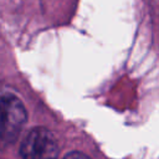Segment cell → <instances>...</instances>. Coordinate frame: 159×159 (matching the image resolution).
Instances as JSON below:
<instances>
[{
  "mask_svg": "<svg viewBox=\"0 0 159 159\" xmlns=\"http://www.w3.org/2000/svg\"><path fill=\"white\" fill-rule=\"evenodd\" d=\"M27 114L22 102L14 94L6 93L1 98V140L12 143L21 132Z\"/></svg>",
  "mask_w": 159,
  "mask_h": 159,
  "instance_id": "6da1fadb",
  "label": "cell"
},
{
  "mask_svg": "<svg viewBox=\"0 0 159 159\" xmlns=\"http://www.w3.org/2000/svg\"><path fill=\"white\" fill-rule=\"evenodd\" d=\"M63 159H91V158L81 152H72V153H68Z\"/></svg>",
  "mask_w": 159,
  "mask_h": 159,
  "instance_id": "3957f363",
  "label": "cell"
},
{
  "mask_svg": "<svg viewBox=\"0 0 159 159\" xmlns=\"http://www.w3.org/2000/svg\"><path fill=\"white\" fill-rule=\"evenodd\" d=\"M20 154L22 159H57V140L48 129L34 128L22 140Z\"/></svg>",
  "mask_w": 159,
  "mask_h": 159,
  "instance_id": "7a4b0ae2",
  "label": "cell"
}]
</instances>
